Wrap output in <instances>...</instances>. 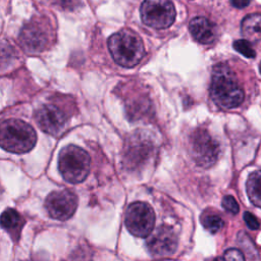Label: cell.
Returning <instances> with one entry per match:
<instances>
[{
	"mask_svg": "<svg viewBox=\"0 0 261 261\" xmlns=\"http://www.w3.org/2000/svg\"><path fill=\"white\" fill-rule=\"evenodd\" d=\"M210 96L213 102L224 109L238 107L244 101V91L234 72L225 64H217L212 71Z\"/></svg>",
	"mask_w": 261,
	"mask_h": 261,
	"instance_id": "6da1fadb",
	"label": "cell"
},
{
	"mask_svg": "<svg viewBox=\"0 0 261 261\" xmlns=\"http://www.w3.org/2000/svg\"><path fill=\"white\" fill-rule=\"evenodd\" d=\"M108 49L114 61L124 67L137 65L145 55L141 38L129 30H121L108 39Z\"/></svg>",
	"mask_w": 261,
	"mask_h": 261,
	"instance_id": "7a4b0ae2",
	"label": "cell"
},
{
	"mask_svg": "<svg viewBox=\"0 0 261 261\" xmlns=\"http://www.w3.org/2000/svg\"><path fill=\"white\" fill-rule=\"evenodd\" d=\"M0 142L8 152L22 154L31 151L37 142V134L27 122L10 118L4 120L0 127Z\"/></svg>",
	"mask_w": 261,
	"mask_h": 261,
	"instance_id": "3957f363",
	"label": "cell"
},
{
	"mask_svg": "<svg viewBox=\"0 0 261 261\" xmlns=\"http://www.w3.org/2000/svg\"><path fill=\"white\" fill-rule=\"evenodd\" d=\"M58 169L67 182H82L90 172V156L81 147L68 145L59 152Z\"/></svg>",
	"mask_w": 261,
	"mask_h": 261,
	"instance_id": "277c9868",
	"label": "cell"
},
{
	"mask_svg": "<svg viewBox=\"0 0 261 261\" xmlns=\"http://www.w3.org/2000/svg\"><path fill=\"white\" fill-rule=\"evenodd\" d=\"M190 143L192 157L199 166L207 168L217 161L220 153L219 144L206 129H196L191 136Z\"/></svg>",
	"mask_w": 261,
	"mask_h": 261,
	"instance_id": "5b68a950",
	"label": "cell"
},
{
	"mask_svg": "<svg viewBox=\"0 0 261 261\" xmlns=\"http://www.w3.org/2000/svg\"><path fill=\"white\" fill-rule=\"evenodd\" d=\"M140 11L143 22L153 29H167L175 18V8L170 0H144Z\"/></svg>",
	"mask_w": 261,
	"mask_h": 261,
	"instance_id": "8992f818",
	"label": "cell"
},
{
	"mask_svg": "<svg viewBox=\"0 0 261 261\" xmlns=\"http://www.w3.org/2000/svg\"><path fill=\"white\" fill-rule=\"evenodd\" d=\"M51 37V27L48 20L40 17L31 19L23 25L19 35V41L28 52L35 53L43 51L49 45Z\"/></svg>",
	"mask_w": 261,
	"mask_h": 261,
	"instance_id": "52a82bcc",
	"label": "cell"
},
{
	"mask_svg": "<svg viewBox=\"0 0 261 261\" xmlns=\"http://www.w3.org/2000/svg\"><path fill=\"white\" fill-rule=\"evenodd\" d=\"M155 223V214L152 207L145 202L132 203L125 212V226L135 237H148Z\"/></svg>",
	"mask_w": 261,
	"mask_h": 261,
	"instance_id": "ba28073f",
	"label": "cell"
},
{
	"mask_svg": "<svg viewBox=\"0 0 261 261\" xmlns=\"http://www.w3.org/2000/svg\"><path fill=\"white\" fill-rule=\"evenodd\" d=\"M154 147L153 142L141 133L130 136L124 146V163L133 169L145 165L153 157Z\"/></svg>",
	"mask_w": 261,
	"mask_h": 261,
	"instance_id": "9c48e42d",
	"label": "cell"
},
{
	"mask_svg": "<svg viewBox=\"0 0 261 261\" xmlns=\"http://www.w3.org/2000/svg\"><path fill=\"white\" fill-rule=\"evenodd\" d=\"M77 207V197L68 190L54 191L50 193L45 200V208L48 214L58 220H67L70 218Z\"/></svg>",
	"mask_w": 261,
	"mask_h": 261,
	"instance_id": "30bf717a",
	"label": "cell"
},
{
	"mask_svg": "<svg viewBox=\"0 0 261 261\" xmlns=\"http://www.w3.org/2000/svg\"><path fill=\"white\" fill-rule=\"evenodd\" d=\"M177 237L172 227L160 225L147 241V248L153 256L164 257L173 254L177 248Z\"/></svg>",
	"mask_w": 261,
	"mask_h": 261,
	"instance_id": "8fae6325",
	"label": "cell"
},
{
	"mask_svg": "<svg viewBox=\"0 0 261 261\" xmlns=\"http://www.w3.org/2000/svg\"><path fill=\"white\" fill-rule=\"evenodd\" d=\"M39 127L52 136H58L65 127V113L54 105H43L35 113Z\"/></svg>",
	"mask_w": 261,
	"mask_h": 261,
	"instance_id": "7c38bea8",
	"label": "cell"
},
{
	"mask_svg": "<svg viewBox=\"0 0 261 261\" xmlns=\"http://www.w3.org/2000/svg\"><path fill=\"white\" fill-rule=\"evenodd\" d=\"M193 38L201 44H210L216 38V27L206 17H195L189 24Z\"/></svg>",
	"mask_w": 261,
	"mask_h": 261,
	"instance_id": "4fadbf2b",
	"label": "cell"
},
{
	"mask_svg": "<svg viewBox=\"0 0 261 261\" xmlns=\"http://www.w3.org/2000/svg\"><path fill=\"white\" fill-rule=\"evenodd\" d=\"M241 30L243 36L248 41H259L261 39V14L252 13L244 17L241 23Z\"/></svg>",
	"mask_w": 261,
	"mask_h": 261,
	"instance_id": "5bb4252c",
	"label": "cell"
},
{
	"mask_svg": "<svg viewBox=\"0 0 261 261\" xmlns=\"http://www.w3.org/2000/svg\"><path fill=\"white\" fill-rule=\"evenodd\" d=\"M246 188L250 201L261 208V170L254 171L248 176Z\"/></svg>",
	"mask_w": 261,
	"mask_h": 261,
	"instance_id": "9a60e30c",
	"label": "cell"
},
{
	"mask_svg": "<svg viewBox=\"0 0 261 261\" xmlns=\"http://www.w3.org/2000/svg\"><path fill=\"white\" fill-rule=\"evenodd\" d=\"M21 224V217L19 213L12 209L8 208L4 210V212L1 215V225L6 230H15L16 228H19Z\"/></svg>",
	"mask_w": 261,
	"mask_h": 261,
	"instance_id": "2e32d148",
	"label": "cell"
},
{
	"mask_svg": "<svg viewBox=\"0 0 261 261\" xmlns=\"http://www.w3.org/2000/svg\"><path fill=\"white\" fill-rule=\"evenodd\" d=\"M202 224L209 232L215 233L223 227L224 222L219 215L214 213H208L202 217Z\"/></svg>",
	"mask_w": 261,
	"mask_h": 261,
	"instance_id": "e0dca14e",
	"label": "cell"
},
{
	"mask_svg": "<svg viewBox=\"0 0 261 261\" xmlns=\"http://www.w3.org/2000/svg\"><path fill=\"white\" fill-rule=\"evenodd\" d=\"M233 48L247 58H254L256 55L255 50L248 40H237L233 42Z\"/></svg>",
	"mask_w": 261,
	"mask_h": 261,
	"instance_id": "ac0fdd59",
	"label": "cell"
},
{
	"mask_svg": "<svg viewBox=\"0 0 261 261\" xmlns=\"http://www.w3.org/2000/svg\"><path fill=\"white\" fill-rule=\"evenodd\" d=\"M222 207L231 214H237L239 212V205L232 196H224L222 199Z\"/></svg>",
	"mask_w": 261,
	"mask_h": 261,
	"instance_id": "d6986e66",
	"label": "cell"
},
{
	"mask_svg": "<svg viewBox=\"0 0 261 261\" xmlns=\"http://www.w3.org/2000/svg\"><path fill=\"white\" fill-rule=\"evenodd\" d=\"M244 220L247 224V226L250 228V229H258L259 226H260V223L258 221V219L256 218L255 215H253L251 212H245L244 213Z\"/></svg>",
	"mask_w": 261,
	"mask_h": 261,
	"instance_id": "ffe728a7",
	"label": "cell"
},
{
	"mask_svg": "<svg viewBox=\"0 0 261 261\" xmlns=\"http://www.w3.org/2000/svg\"><path fill=\"white\" fill-rule=\"evenodd\" d=\"M223 258L224 259H227V260H239V261H243L245 259V256L244 254L238 250V249H234V248H231V249H228L224 252V255H223Z\"/></svg>",
	"mask_w": 261,
	"mask_h": 261,
	"instance_id": "44dd1931",
	"label": "cell"
},
{
	"mask_svg": "<svg viewBox=\"0 0 261 261\" xmlns=\"http://www.w3.org/2000/svg\"><path fill=\"white\" fill-rule=\"evenodd\" d=\"M52 2L63 9H72L79 5L80 0H52Z\"/></svg>",
	"mask_w": 261,
	"mask_h": 261,
	"instance_id": "7402d4cb",
	"label": "cell"
},
{
	"mask_svg": "<svg viewBox=\"0 0 261 261\" xmlns=\"http://www.w3.org/2000/svg\"><path fill=\"white\" fill-rule=\"evenodd\" d=\"M230 3L237 8H244L251 3V0H230Z\"/></svg>",
	"mask_w": 261,
	"mask_h": 261,
	"instance_id": "603a6c76",
	"label": "cell"
},
{
	"mask_svg": "<svg viewBox=\"0 0 261 261\" xmlns=\"http://www.w3.org/2000/svg\"><path fill=\"white\" fill-rule=\"evenodd\" d=\"M259 70H260V73H261V62H260V64H259Z\"/></svg>",
	"mask_w": 261,
	"mask_h": 261,
	"instance_id": "cb8c5ba5",
	"label": "cell"
}]
</instances>
